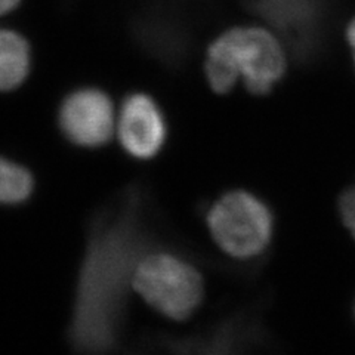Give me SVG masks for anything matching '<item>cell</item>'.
Masks as SVG:
<instances>
[{
	"mask_svg": "<svg viewBox=\"0 0 355 355\" xmlns=\"http://www.w3.org/2000/svg\"><path fill=\"white\" fill-rule=\"evenodd\" d=\"M60 128L67 139L76 146L101 147L114 132L113 103L107 94L98 89H79L61 104Z\"/></svg>",
	"mask_w": 355,
	"mask_h": 355,
	"instance_id": "obj_5",
	"label": "cell"
},
{
	"mask_svg": "<svg viewBox=\"0 0 355 355\" xmlns=\"http://www.w3.org/2000/svg\"><path fill=\"white\" fill-rule=\"evenodd\" d=\"M21 0H0V15H5L10 10H14Z\"/></svg>",
	"mask_w": 355,
	"mask_h": 355,
	"instance_id": "obj_10",
	"label": "cell"
},
{
	"mask_svg": "<svg viewBox=\"0 0 355 355\" xmlns=\"http://www.w3.org/2000/svg\"><path fill=\"white\" fill-rule=\"evenodd\" d=\"M340 215L355 239V187L343 194L340 200Z\"/></svg>",
	"mask_w": 355,
	"mask_h": 355,
	"instance_id": "obj_9",
	"label": "cell"
},
{
	"mask_svg": "<svg viewBox=\"0 0 355 355\" xmlns=\"http://www.w3.org/2000/svg\"><path fill=\"white\" fill-rule=\"evenodd\" d=\"M207 227L218 246L232 258L261 254L272 236V216L259 198L246 191L222 196L209 210Z\"/></svg>",
	"mask_w": 355,
	"mask_h": 355,
	"instance_id": "obj_4",
	"label": "cell"
},
{
	"mask_svg": "<svg viewBox=\"0 0 355 355\" xmlns=\"http://www.w3.org/2000/svg\"><path fill=\"white\" fill-rule=\"evenodd\" d=\"M31 51L17 31L0 28V92L12 91L27 79Z\"/></svg>",
	"mask_w": 355,
	"mask_h": 355,
	"instance_id": "obj_7",
	"label": "cell"
},
{
	"mask_svg": "<svg viewBox=\"0 0 355 355\" xmlns=\"http://www.w3.org/2000/svg\"><path fill=\"white\" fill-rule=\"evenodd\" d=\"M132 287L172 320L193 315L203 299L202 275L190 262L168 252L144 254L133 272Z\"/></svg>",
	"mask_w": 355,
	"mask_h": 355,
	"instance_id": "obj_3",
	"label": "cell"
},
{
	"mask_svg": "<svg viewBox=\"0 0 355 355\" xmlns=\"http://www.w3.org/2000/svg\"><path fill=\"white\" fill-rule=\"evenodd\" d=\"M117 133L132 157L151 159L166 141V121L160 107L146 94L129 95L120 108Z\"/></svg>",
	"mask_w": 355,
	"mask_h": 355,
	"instance_id": "obj_6",
	"label": "cell"
},
{
	"mask_svg": "<svg viewBox=\"0 0 355 355\" xmlns=\"http://www.w3.org/2000/svg\"><path fill=\"white\" fill-rule=\"evenodd\" d=\"M347 37H348V42H349L351 48L354 49V53H355V19H352V22L347 30ZM354 60H355V55H354Z\"/></svg>",
	"mask_w": 355,
	"mask_h": 355,
	"instance_id": "obj_11",
	"label": "cell"
},
{
	"mask_svg": "<svg viewBox=\"0 0 355 355\" xmlns=\"http://www.w3.org/2000/svg\"><path fill=\"white\" fill-rule=\"evenodd\" d=\"M33 188L35 181L26 168L0 157V205L24 203Z\"/></svg>",
	"mask_w": 355,
	"mask_h": 355,
	"instance_id": "obj_8",
	"label": "cell"
},
{
	"mask_svg": "<svg viewBox=\"0 0 355 355\" xmlns=\"http://www.w3.org/2000/svg\"><path fill=\"white\" fill-rule=\"evenodd\" d=\"M206 77L218 94H227L239 80L253 94H266L286 70L280 42L261 27H236L220 35L207 51Z\"/></svg>",
	"mask_w": 355,
	"mask_h": 355,
	"instance_id": "obj_2",
	"label": "cell"
},
{
	"mask_svg": "<svg viewBox=\"0 0 355 355\" xmlns=\"http://www.w3.org/2000/svg\"><path fill=\"white\" fill-rule=\"evenodd\" d=\"M141 200L129 191L96 225L77 283L71 343L85 352L113 348L139 259L146 250Z\"/></svg>",
	"mask_w": 355,
	"mask_h": 355,
	"instance_id": "obj_1",
	"label": "cell"
}]
</instances>
